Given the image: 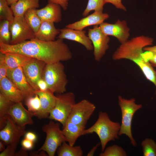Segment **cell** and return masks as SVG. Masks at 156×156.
<instances>
[{
    "mask_svg": "<svg viewBox=\"0 0 156 156\" xmlns=\"http://www.w3.org/2000/svg\"><path fill=\"white\" fill-rule=\"evenodd\" d=\"M0 52L23 54L46 64L68 61L73 57L67 44L63 39L59 38L54 41H45L35 38L15 44L0 41Z\"/></svg>",
    "mask_w": 156,
    "mask_h": 156,
    "instance_id": "obj_1",
    "label": "cell"
},
{
    "mask_svg": "<svg viewBox=\"0 0 156 156\" xmlns=\"http://www.w3.org/2000/svg\"><path fill=\"white\" fill-rule=\"evenodd\" d=\"M153 39L141 35L133 37L120 44L113 54V60H130L140 68L146 78L153 84L156 88V71L150 63L143 57L144 48L152 45Z\"/></svg>",
    "mask_w": 156,
    "mask_h": 156,
    "instance_id": "obj_2",
    "label": "cell"
},
{
    "mask_svg": "<svg viewBox=\"0 0 156 156\" xmlns=\"http://www.w3.org/2000/svg\"><path fill=\"white\" fill-rule=\"evenodd\" d=\"M120 127L119 122L112 121L106 112H100L96 121L90 128L84 130L83 135L96 133L100 141L102 152L109 142L119 139Z\"/></svg>",
    "mask_w": 156,
    "mask_h": 156,
    "instance_id": "obj_3",
    "label": "cell"
},
{
    "mask_svg": "<svg viewBox=\"0 0 156 156\" xmlns=\"http://www.w3.org/2000/svg\"><path fill=\"white\" fill-rule=\"evenodd\" d=\"M42 78L46 82L48 89L54 93L66 92L68 80L64 66L61 62L46 64Z\"/></svg>",
    "mask_w": 156,
    "mask_h": 156,
    "instance_id": "obj_4",
    "label": "cell"
},
{
    "mask_svg": "<svg viewBox=\"0 0 156 156\" xmlns=\"http://www.w3.org/2000/svg\"><path fill=\"white\" fill-rule=\"evenodd\" d=\"M118 98L122 114L121 124L118 135H126L130 139L132 145L135 146L137 143L132 135V121L135 113L142 108V105L136 104L135 98L126 99L121 96H119Z\"/></svg>",
    "mask_w": 156,
    "mask_h": 156,
    "instance_id": "obj_5",
    "label": "cell"
},
{
    "mask_svg": "<svg viewBox=\"0 0 156 156\" xmlns=\"http://www.w3.org/2000/svg\"><path fill=\"white\" fill-rule=\"evenodd\" d=\"M42 131L46 133V137L43 144L38 151H44L48 156H54L58 147L64 142H66L60 125L50 121L44 125Z\"/></svg>",
    "mask_w": 156,
    "mask_h": 156,
    "instance_id": "obj_6",
    "label": "cell"
},
{
    "mask_svg": "<svg viewBox=\"0 0 156 156\" xmlns=\"http://www.w3.org/2000/svg\"><path fill=\"white\" fill-rule=\"evenodd\" d=\"M55 106L48 118L57 121L64 126L72 109L76 103L75 94L72 92L56 94Z\"/></svg>",
    "mask_w": 156,
    "mask_h": 156,
    "instance_id": "obj_7",
    "label": "cell"
},
{
    "mask_svg": "<svg viewBox=\"0 0 156 156\" xmlns=\"http://www.w3.org/2000/svg\"><path fill=\"white\" fill-rule=\"evenodd\" d=\"M10 28L11 36L10 44H16L35 38V33L24 16L14 17Z\"/></svg>",
    "mask_w": 156,
    "mask_h": 156,
    "instance_id": "obj_8",
    "label": "cell"
},
{
    "mask_svg": "<svg viewBox=\"0 0 156 156\" xmlns=\"http://www.w3.org/2000/svg\"><path fill=\"white\" fill-rule=\"evenodd\" d=\"M96 108L95 105L88 100H82L74 105L67 120L85 127Z\"/></svg>",
    "mask_w": 156,
    "mask_h": 156,
    "instance_id": "obj_9",
    "label": "cell"
},
{
    "mask_svg": "<svg viewBox=\"0 0 156 156\" xmlns=\"http://www.w3.org/2000/svg\"><path fill=\"white\" fill-rule=\"evenodd\" d=\"M88 30V36L91 41L93 47L94 60L99 62L109 48L110 38L102 32L98 25H94L92 28Z\"/></svg>",
    "mask_w": 156,
    "mask_h": 156,
    "instance_id": "obj_10",
    "label": "cell"
},
{
    "mask_svg": "<svg viewBox=\"0 0 156 156\" xmlns=\"http://www.w3.org/2000/svg\"><path fill=\"white\" fill-rule=\"evenodd\" d=\"M26 133L25 129L18 127L8 115L5 125L0 130V139L7 146L17 148L21 138Z\"/></svg>",
    "mask_w": 156,
    "mask_h": 156,
    "instance_id": "obj_11",
    "label": "cell"
},
{
    "mask_svg": "<svg viewBox=\"0 0 156 156\" xmlns=\"http://www.w3.org/2000/svg\"><path fill=\"white\" fill-rule=\"evenodd\" d=\"M99 26L105 34L115 37L120 44L127 40L130 36V29L125 20H118L114 24L104 22Z\"/></svg>",
    "mask_w": 156,
    "mask_h": 156,
    "instance_id": "obj_12",
    "label": "cell"
},
{
    "mask_svg": "<svg viewBox=\"0 0 156 156\" xmlns=\"http://www.w3.org/2000/svg\"><path fill=\"white\" fill-rule=\"evenodd\" d=\"M46 64L43 61L33 58L22 67L27 81L34 91L39 90L37 83L42 78Z\"/></svg>",
    "mask_w": 156,
    "mask_h": 156,
    "instance_id": "obj_13",
    "label": "cell"
},
{
    "mask_svg": "<svg viewBox=\"0 0 156 156\" xmlns=\"http://www.w3.org/2000/svg\"><path fill=\"white\" fill-rule=\"evenodd\" d=\"M7 77L22 92L24 101L35 95L34 90L27 81L22 67L9 69Z\"/></svg>",
    "mask_w": 156,
    "mask_h": 156,
    "instance_id": "obj_14",
    "label": "cell"
},
{
    "mask_svg": "<svg viewBox=\"0 0 156 156\" xmlns=\"http://www.w3.org/2000/svg\"><path fill=\"white\" fill-rule=\"evenodd\" d=\"M8 114L19 127L25 129L27 125L34 123L32 114L23 106L22 102L15 103L8 112Z\"/></svg>",
    "mask_w": 156,
    "mask_h": 156,
    "instance_id": "obj_15",
    "label": "cell"
},
{
    "mask_svg": "<svg viewBox=\"0 0 156 156\" xmlns=\"http://www.w3.org/2000/svg\"><path fill=\"white\" fill-rule=\"evenodd\" d=\"M86 31L66 28L60 29L57 38L76 42L83 45L88 51L93 50L92 42L86 34Z\"/></svg>",
    "mask_w": 156,
    "mask_h": 156,
    "instance_id": "obj_16",
    "label": "cell"
},
{
    "mask_svg": "<svg viewBox=\"0 0 156 156\" xmlns=\"http://www.w3.org/2000/svg\"><path fill=\"white\" fill-rule=\"evenodd\" d=\"M35 94L38 96L41 105L40 111L37 117L42 119L48 118L50 114L55 107L56 98L53 92L48 89L45 91H34Z\"/></svg>",
    "mask_w": 156,
    "mask_h": 156,
    "instance_id": "obj_17",
    "label": "cell"
},
{
    "mask_svg": "<svg viewBox=\"0 0 156 156\" xmlns=\"http://www.w3.org/2000/svg\"><path fill=\"white\" fill-rule=\"evenodd\" d=\"M109 17V15L107 13L94 11L92 14L78 21L67 25L66 27L83 30L84 28L90 26L99 25Z\"/></svg>",
    "mask_w": 156,
    "mask_h": 156,
    "instance_id": "obj_18",
    "label": "cell"
},
{
    "mask_svg": "<svg viewBox=\"0 0 156 156\" xmlns=\"http://www.w3.org/2000/svg\"><path fill=\"white\" fill-rule=\"evenodd\" d=\"M0 93L14 103L24 100L22 92L7 77L0 80Z\"/></svg>",
    "mask_w": 156,
    "mask_h": 156,
    "instance_id": "obj_19",
    "label": "cell"
},
{
    "mask_svg": "<svg viewBox=\"0 0 156 156\" xmlns=\"http://www.w3.org/2000/svg\"><path fill=\"white\" fill-rule=\"evenodd\" d=\"M61 6L57 4L51 3L44 7L36 10V13L42 21H48L58 23L62 20Z\"/></svg>",
    "mask_w": 156,
    "mask_h": 156,
    "instance_id": "obj_20",
    "label": "cell"
},
{
    "mask_svg": "<svg viewBox=\"0 0 156 156\" xmlns=\"http://www.w3.org/2000/svg\"><path fill=\"white\" fill-rule=\"evenodd\" d=\"M60 33V29L55 27L54 23L48 21H42L37 32L35 38L43 41H53Z\"/></svg>",
    "mask_w": 156,
    "mask_h": 156,
    "instance_id": "obj_21",
    "label": "cell"
},
{
    "mask_svg": "<svg viewBox=\"0 0 156 156\" xmlns=\"http://www.w3.org/2000/svg\"><path fill=\"white\" fill-rule=\"evenodd\" d=\"M85 127L67 120L62 130L66 141L71 146H74L78 138L83 135Z\"/></svg>",
    "mask_w": 156,
    "mask_h": 156,
    "instance_id": "obj_22",
    "label": "cell"
},
{
    "mask_svg": "<svg viewBox=\"0 0 156 156\" xmlns=\"http://www.w3.org/2000/svg\"><path fill=\"white\" fill-rule=\"evenodd\" d=\"M39 0H19L10 5L14 17L23 16L29 9H36L39 6Z\"/></svg>",
    "mask_w": 156,
    "mask_h": 156,
    "instance_id": "obj_23",
    "label": "cell"
},
{
    "mask_svg": "<svg viewBox=\"0 0 156 156\" xmlns=\"http://www.w3.org/2000/svg\"><path fill=\"white\" fill-rule=\"evenodd\" d=\"M4 54L5 61L9 69L22 67L33 59L17 53H6Z\"/></svg>",
    "mask_w": 156,
    "mask_h": 156,
    "instance_id": "obj_24",
    "label": "cell"
},
{
    "mask_svg": "<svg viewBox=\"0 0 156 156\" xmlns=\"http://www.w3.org/2000/svg\"><path fill=\"white\" fill-rule=\"evenodd\" d=\"M58 156H82L83 152L80 146H71L64 142L56 151Z\"/></svg>",
    "mask_w": 156,
    "mask_h": 156,
    "instance_id": "obj_25",
    "label": "cell"
},
{
    "mask_svg": "<svg viewBox=\"0 0 156 156\" xmlns=\"http://www.w3.org/2000/svg\"><path fill=\"white\" fill-rule=\"evenodd\" d=\"M15 103L10 101L0 93V129L6 125L8 115V112L11 106Z\"/></svg>",
    "mask_w": 156,
    "mask_h": 156,
    "instance_id": "obj_26",
    "label": "cell"
},
{
    "mask_svg": "<svg viewBox=\"0 0 156 156\" xmlns=\"http://www.w3.org/2000/svg\"><path fill=\"white\" fill-rule=\"evenodd\" d=\"M36 10L34 8L30 9L24 15L25 20L35 34L38 31L42 22L37 14Z\"/></svg>",
    "mask_w": 156,
    "mask_h": 156,
    "instance_id": "obj_27",
    "label": "cell"
},
{
    "mask_svg": "<svg viewBox=\"0 0 156 156\" xmlns=\"http://www.w3.org/2000/svg\"><path fill=\"white\" fill-rule=\"evenodd\" d=\"M25 101L28 111L33 116L37 117L41 109L40 102L38 95L35 94L34 96L27 98Z\"/></svg>",
    "mask_w": 156,
    "mask_h": 156,
    "instance_id": "obj_28",
    "label": "cell"
},
{
    "mask_svg": "<svg viewBox=\"0 0 156 156\" xmlns=\"http://www.w3.org/2000/svg\"><path fill=\"white\" fill-rule=\"evenodd\" d=\"M10 22L2 20L0 22V41L6 44H10L11 36L10 30Z\"/></svg>",
    "mask_w": 156,
    "mask_h": 156,
    "instance_id": "obj_29",
    "label": "cell"
},
{
    "mask_svg": "<svg viewBox=\"0 0 156 156\" xmlns=\"http://www.w3.org/2000/svg\"><path fill=\"white\" fill-rule=\"evenodd\" d=\"M6 0H0V20H6L11 23L14 18L13 11Z\"/></svg>",
    "mask_w": 156,
    "mask_h": 156,
    "instance_id": "obj_30",
    "label": "cell"
},
{
    "mask_svg": "<svg viewBox=\"0 0 156 156\" xmlns=\"http://www.w3.org/2000/svg\"><path fill=\"white\" fill-rule=\"evenodd\" d=\"M105 4L104 0H88L86 9L82 13L83 17L88 16L91 11L103 12V6Z\"/></svg>",
    "mask_w": 156,
    "mask_h": 156,
    "instance_id": "obj_31",
    "label": "cell"
},
{
    "mask_svg": "<svg viewBox=\"0 0 156 156\" xmlns=\"http://www.w3.org/2000/svg\"><path fill=\"white\" fill-rule=\"evenodd\" d=\"M144 156H156V143L153 139L147 138L141 143Z\"/></svg>",
    "mask_w": 156,
    "mask_h": 156,
    "instance_id": "obj_32",
    "label": "cell"
},
{
    "mask_svg": "<svg viewBox=\"0 0 156 156\" xmlns=\"http://www.w3.org/2000/svg\"><path fill=\"white\" fill-rule=\"evenodd\" d=\"M100 156H126L127 153L121 147L114 145L109 146L100 154Z\"/></svg>",
    "mask_w": 156,
    "mask_h": 156,
    "instance_id": "obj_33",
    "label": "cell"
},
{
    "mask_svg": "<svg viewBox=\"0 0 156 156\" xmlns=\"http://www.w3.org/2000/svg\"><path fill=\"white\" fill-rule=\"evenodd\" d=\"M8 69L5 61V54L0 52V80L7 77Z\"/></svg>",
    "mask_w": 156,
    "mask_h": 156,
    "instance_id": "obj_34",
    "label": "cell"
},
{
    "mask_svg": "<svg viewBox=\"0 0 156 156\" xmlns=\"http://www.w3.org/2000/svg\"><path fill=\"white\" fill-rule=\"evenodd\" d=\"M142 55L146 61H148L153 67H156V53L146 51Z\"/></svg>",
    "mask_w": 156,
    "mask_h": 156,
    "instance_id": "obj_35",
    "label": "cell"
},
{
    "mask_svg": "<svg viewBox=\"0 0 156 156\" xmlns=\"http://www.w3.org/2000/svg\"><path fill=\"white\" fill-rule=\"evenodd\" d=\"M16 148L12 145H8L0 154V156H14Z\"/></svg>",
    "mask_w": 156,
    "mask_h": 156,
    "instance_id": "obj_36",
    "label": "cell"
},
{
    "mask_svg": "<svg viewBox=\"0 0 156 156\" xmlns=\"http://www.w3.org/2000/svg\"><path fill=\"white\" fill-rule=\"evenodd\" d=\"M105 3H109L114 5L116 8L126 11L127 9L125 7L122 3V0H104Z\"/></svg>",
    "mask_w": 156,
    "mask_h": 156,
    "instance_id": "obj_37",
    "label": "cell"
},
{
    "mask_svg": "<svg viewBox=\"0 0 156 156\" xmlns=\"http://www.w3.org/2000/svg\"><path fill=\"white\" fill-rule=\"evenodd\" d=\"M69 0H48V3H53L60 5L64 10L68 8Z\"/></svg>",
    "mask_w": 156,
    "mask_h": 156,
    "instance_id": "obj_38",
    "label": "cell"
},
{
    "mask_svg": "<svg viewBox=\"0 0 156 156\" xmlns=\"http://www.w3.org/2000/svg\"><path fill=\"white\" fill-rule=\"evenodd\" d=\"M22 147L27 150H31L33 146L34 142L25 138L21 142Z\"/></svg>",
    "mask_w": 156,
    "mask_h": 156,
    "instance_id": "obj_39",
    "label": "cell"
},
{
    "mask_svg": "<svg viewBox=\"0 0 156 156\" xmlns=\"http://www.w3.org/2000/svg\"><path fill=\"white\" fill-rule=\"evenodd\" d=\"M37 85L39 90L45 91L48 89L47 84L42 78L40 79L38 81Z\"/></svg>",
    "mask_w": 156,
    "mask_h": 156,
    "instance_id": "obj_40",
    "label": "cell"
},
{
    "mask_svg": "<svg viewBox=\"0 0 156 156\" xmlns=\"http://www.w3.org/2000/svg\"><path fill=\"white\" fill-rule=\"evenodd\" d=\"M25 138L34 142L36 140L37 136L34 133L31 132H28L25 134Z\"/></svg>",
    "mask_w": 156,
    "mask_h": 156,
    "instance_id": "obj_41",
    "label": "cell"
},
{
    "mask_svg": "<svg viewBox=\"0 0 156 156\" xmlns=\"http://www.w3.org/2000/svg\"><path fill=\"white\" fill-rule=\"evenodd\" d=\"M27 151L22 147L19 150L15 152L14 156H27L28 154Z\"/></svg>",
    "mask_w": 156,
    "mask_h": 156,
    "instance_id": "obj_42",
    "label": "cell"
},
{
    "mask_svg": "<svg viewBox=\"0 0 156 156\" xmlns=\"http://www.w3.org/2000/svg\"><path fill=\"white\" fill-rule=\"evenodd\" d=\"M45 151H33L31 152L29 155L30 156H48L47 154L45 153Z\"/></svg>",
    "mask_w": 156,
    "mask_h": 156,
    "instance_id": "obj_43",
    "label": "cell"
},
{
    "mask_svg": "<svg viewBox=\"0 0 156 156\" xmlns=\"http://www.w3.org/2000/svg\"><path fill=\"white\" fill-rule=\"evenodd\" d=\"M101 145V143L97 144L96 145L94 146L91 150L88 152L87 155V156H92L94 155L95 151L97 150L98 147Z\"/></svg>",
    "mask_w": 156,
    "mask_h": 156,
    "instance_id": "obj_44",
    "label": "cell"
},
{
    "mask_svg": "<svg viewBox=\"0 0 156 156\" xmlns=\"http://www.w3.org/2000/svg\"><path fill=\"white\" fill-rule=\"evenodd\" d=\"M144 50L156 53V45L153 46H149L145 47Z\"/></svg>",
    "mask_w": 156,
    "mask_h": 156,
    "instance_id": "obj_45",
    "label": "cell"
},
{
    "mask_svg": "<svg viewBox=\"0 0 156 156\" xmlns=\"http://www.w3.org/2000/svg\"><path fill=\"white\" fill-rule=\"evenodd\" d=\"M5 144L2 141H0V152H2L5 149Z\"/></svg>",
    "mask_w": 156,
    "mask_h": 156,
    "instance_id": "obj_46",
    "label": "cell"
},
{
    "mask_svg": "<svg viewBox=\"0 0 156 156\" xmlns=\"http://www.w3.org/2000/svg\"><path fill=\"white\" fill-rule=\"evenodd\" d=\"M19 0H6L8 4L9 5L17 2Z\"/></svg>",
    "mask_w": 156,
    "mask_h": 156,
    "instance_id": "obj_47",
    "label": "cell"
}]
</instances>
